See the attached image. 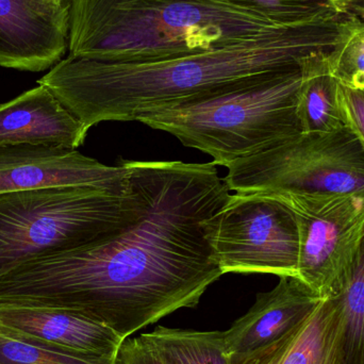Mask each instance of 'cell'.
Segmentation results:
<instances>
[{
  "label": "cell",
  "mask_w": 364,
  "mask_h": 364,
  "mask_svg": "<svg viewBox=\"0 0 364 364\" xmlns=\"http://www.w3.org/2000/svg\"><path fill=\"white\" fill-rule=\"evenodd\" d=\"M144 196L112 237L23 263L0 278V301L64 308L122 339L193 308L224 275L212 246L230 193L215 164L121 160Z\"/></svg>",
  "instance_id": "obj_1"
},
{
  "label": "cell",
  "mask_w": 364,
  "mask_h": 364,
  "mask_svg": "<svg viewBox=\"0 0 364 364\" xmlns=\"http://www.w3.org/2000/svg\"><path fill=\"white\" fill-rule=\"evenodd\" d=\"M358 21V15H348L284 26L245 42L159 61L110 63L68 57L38 85L89 130L102 122L138 121L156 109L299 70L310 58L331 55Z\"/></svg>",
  "instance_id": "obj_2"
},
{
  "label": "cell",
  "mask_w": 364,
  "mask_h": 364,
  "mask_svg": "<svg viewBox=\"0 0 364 364\" xmlns=\"http://www.w3.org/2000/svg\"><path fill=\"white\" fill-rule=\"evenodd\" d=\"M284 26L224 0H73L68 57L110 63L174 59Z\"/></svg>",
  "instance_id": "obj_3"
},
{
  "label": "cell",
  "mask_w": 364,
  "mask_h": 364,
  "mask_svg": "<svg viewBox=\"0 0 364 364\" xmlns=\"http://www.w3.org/2000/svg\"><path fill=\"white\" fill-rule=\"evenodd\" d=\"M301 68L245 87L149 111L138 119L213 158L215 166L256 155L301 132Z\"/></svg>",
  "instance_id": "obj_4"
},
{
  "label": "cell",
  "mask_w": 364,
  "mask_h": 364,
  "mask_svg": "<svg viewBox=\"0 0 364 364\" xmlns=\"http://www.w3.org/2000/svg\"><path fill=\"white\" fill-rule=\"evenodd\" d=\"M128 175V192L78 186L0 194V278L28 261L96 243L129 226L144 196Z\"/></svg>",
  "instance_id": "obj_5"
},
{
  "label": "cell",
  "mask_w": 364,
  "mask_h": 364,
  "mask_svg": "<svg viewBox=\"0 0 364 364\" xmlns=\"http://www.w3.org/2000/svg\"><path fill=\"white\" fill-rule=\"evenodd\" d=\"M237 193H327L364 198V146L350 128L299 132L226 166Z\"/></svg>",
  "instance_id": "obj_6"
},
{
  "label": "cell",
  "mask_w": 364,
  "mask_h": 364,
  "mask_svg": "<svg viewBox=\"0 0 364 364\" xmlns=\"http://www.w3.org/2000/svg\"><path fill=\"white\" fill-rule=\"evenodd\" d=\"M294 214L297 278L323 301L346 290L364 237V198L327 193H265Z\"/></svg>",
  "instance_id": "obj_7"
},
{
  "label": "cell",
  "mask_w": 364,
  "mask_h": 364,
  "mask_svg": "<svg viewBox=\"0 0 364 364\" xmlns=\"http://www.w3.org/2000/svg\"><path fill=\"white\" fill-rule=\"evenodd\" d=\"M212 246L223 274L297 278L299 232L294 214L265 193H235L216 214Z\"/></svg>",
  "instance_id": "obj_8"
},
{
  "label": "cell",
  "mask_w": 364,
  "mask_h": 364,
  "mask_svg": "<svg viewBox=\"0 0 364 364\" xmlns=\"http://www.w3.org/2000/svg\"><path fill=\"white\" fill-rule=\"evenodd\" d=\"M78 186L128 192L129 175L122 162L106 166L60 145L0 146V194Z\"/></svg>",
  "instance_id": "obj_9"
},
{
  "label": "cell",
  "mask_w": 364,
  "mask_h": 364,
  "mask_svg": "<svg viewBox=\"0 0 364 364\" xmlns=\"http://www.w3.org/2000/svg\"><path fill=\"white\" fill-rule=\"evenodd\" d=\"M73 0H0V66L38 73L68 49Z\"/></svg>",
  "instance_id": "obj_10"
},
{
  "label": "cell",
  "mask_w": 364,
  "mask_h": 364,
  "mask_svg": "<svg viewBox=\"0 0 364 364\" xmlns=\"http://www.w3.org/2000/svg\"><path fill=\"white\" fill-rule=\"evenodd\" d=\"M0 331L62 350L114 357L123 343L117 333L64 308L0 301Z\"/></svg>",
  "instance_id": "obj_11"
},
{
  "label": "cell",
  "mask_w": 364,
  "mask_h": 364,
  "mask_svg": "<svg viewBox=\"0 0 364 364\" xmlns=\"http://www.w3.org/2000/svg\"><path fill=\"white\" fill-rule=\"evenodd\" d=\"M322 301L299 278L280 277L273 290L257 295L247 314L224 331L227 354L252 352L284 337Z\"/></svg>",
  "instance_id": "obj_12"
},
{
  "label": "cell",
  "mask_w": 364,
  "mask_h": 364,
  "mask_svg": "<svg viewBox=\"0 0 364 364\" xmlns=\"http://www.w3.org/2000/svg\"><path fill=\"white\" fill-rule=\"evenodd\" d=\"M87 132L44 85L0 105V146L45 144L77 149Z\"/></svg>",
  "instance_id": "obj_13"
},
{
  "label": "cell",
  "mask_w": 364,
  "mask_h": 364,
  "mask_svg": "<svg viewBox=\"0 0 364 364\" xmlns=\"http://www.w3.org/2000/svg\"><path fill=\"white\" fill-rule=\"evenodd\" d=\"M340 328L338 299H326L284 337L252 352L229 355V364H340Z\"/></svg>",
  "instance_id": "obj_14"
},
{
  "label": "cell",
  "mask_w": 364,
  "mask_h": 364,
  "mask_svg": "<svg viewBox=\"0 0 364 364\" xmlns=\"http://www.w3.org/2000/svg\"><path fill=\"white\" fill-rule=\"evenodd\" d=\"M329 55L301 64L297 117L301 132L331 134L348 127L341 107V85L331 74Z\"/></svg>",
  "instance_id": "obj_15"
},
{
  "label": "cell",
  "mask_w": 364,
  "mask_h": 364,
  "mask_svg": "<svg viewBox=\"0 0 364 364\" xmlns=\"http://www.w3.org/2000/svg\"><path fill=\"white\" fill-rule=\"evenodd\" d=\"M276 26H295L348 16L359 0H224Z\"/></svg>",
  "instance_id": "obj_16"
},
{
  "label": "cell",
  "mask_w": 364,
  "mask_h": 364,
  "mask_svg": "<svg viewBox=\"0 0 364 364\" xmlns=\"http://www.w3.org/2000/svg\"><path fill=\"white\" fill-rule=\"evenodd\" d=\"M174 364H229L224 331H195L158 326L144 333Z\"/></svg>",
  "instance_id": "obj_17"
},
{
  "label": "cell",
  "mask_w": 364,
  "mask_h": 364,
  "mask_svg": "<svg viewBox=\"0 0 364 364\" xmlns=\"http://www.w3.org/2000/svg\"><path fill=\"white\" fill-rule=\"evenodd\" d=\"M337 299L340 364H364V237L348 286Z\"/></svg>",
  "instance_id": "obj_18"
},
{
  "label": "cell",
  "mask_w": 364,
  "mask_h": 364,
  "mask_svg": "<svg viewBox=\"0 0 364 364\" xmlns=\"http://www.w3.org/2000/svg\"><path fill=\"white\" fill-rule=\"evenodd\" d=\"M114 358L42 346L0 331V364H114Z\"/></svg>",
  "instance_id": "obj_19"
},
{
  "label": "cell",
  "mask_w": 364,
  "mask_h": 364,
  "mask_svg": "<svg viewBox=\"0 0 364 364\" xmlns=\"http://www.w3.org/2000/svg\"><path fill=\"white\" fill-rule=\"evenodd\" d=\"M331 74L342 87L364 92V14L328 57Z\"/></svg>",
  "instance_id": "obj_20"
},
{
  "label": "cell",
  "mask_w": 364,
  "mask_h": 364,
  "mask_svg": "<svg viewBox=\"0 0 364 364\" xmlns=\"http://www.w3.org/2000/svg\"><path fill=\"white\" fill-rule=\"evenodd\" d=\"M114 364H174L144 333L125 339L115 355Z\"/></svg>",
  "instance_id": "obj_21"
},
{
  "label": "cell",
  "mask_w": 364,
  "mask_h": 364,
  "mask_svg": "<svg viewBox=\"0 0 364 364\" xmlns=\"http://www.w3.org/2000/svg\"><path fill=\"white\" fill-rule=\"evenodd\" d=\"M341 107L346 126L358 136L364 146V92L341 85Z\"/></svg>",
  "instance_id": "obj_22"
}]
</instances>
